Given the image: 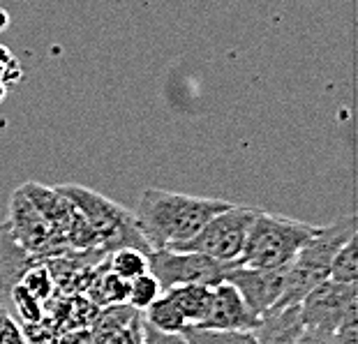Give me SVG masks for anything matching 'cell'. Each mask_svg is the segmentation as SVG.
I'll return each instance as SVG.
<instances>
[{
	"label": "cell",
	"mask_w": 358,
	"mask_h": 344,
	"mask_svg": "<svg viewBox=\"0 0 358 344\" xmlns=\"http://www.w3.org/2000/svg\"><path fill=\"white\" fill-rule=\"evenodd\" d=\"M229 206L231 203L222 199L189 196L148 187L141 192L132 215L146 245L150 250H166L189 241L213 215Z\"/></svg>",
	"instance_id": "6da1fadb"
},
{
	"label": "cell",
	"mask_w": 358,
	"mask_h": 344,
	"mask_svg": "<svg viewBox=\"0 0 358 344\" xmlns=\"http://www.w3.org/2000/svg\"><path fill=\"white\" fill-rule=\"evenodd\" d=\"M352 238H356V215H345L329 227H319L285 268V285L273 310L299 305L317 285L329 280L333 257Z\"/></svg>",
	"instance_id": "7a4b0ae2"
},
{
	"label": "cell",
	"mask_w": 358,
	"mask_h": 344,
	"mask_svg": "<svg viewBox=\"0 0 358 344\" xmlns=\"http://www.w3.org/2000/svg\"><path fill=\"white\" fill-rule=\"evenodd\" d=\"M319 231V227L308 222L271 215L259 210L250 227L245 248L231 266H250V268H287L299 250Z\"/></svg>",
	"instance_id": "3957f363"
},
{
	"label": "cell",
	"mask_w": 358,
	"mask_h": 344,
	"mask_svg": "<svg viewBox=\"0 0 358 344\" xmlns=\"http://www.w3.org/2000/svg\"><path fill=\"white\" fill-rule=\"evenodd\" d=\"M56 189L70 199L74 208L93 227V231L100 238V250L111 252L116 248H139L143 252H150L134 224V215L123 206L81 185H60Z\"/></svg>",
	"instance_id": "277c9868"
},
{
	"label": "cell",
	"mask_w": 358,
	"mask_h": 344,
	"mask_svg": "<svg viewBox=\"0 0 358 344\" xmlns=\"http://www.w3.org/2000/svg\"><path fill=\"white\" fill-rule=\"evenodd\" d=\"M255 208H245V206H229V208L220 210L217 215H213L206 224L196 231L192 238L180 243L173 250H187V252H199L215 261L234 264L241 257L243 248H245L250 227L257 217Z\"/></svg>",
	"instance_id": "5b68a950"
},
{
	"label": "cell",
	"mask_w": 358,
	"mask_h": 344,
	"mask_svg": "<svg viewBox=\"0 0 358 344\" xmlns=\"http://www.w3.org/2000/svg\"><path fill=\"white\" fill-rule=\"evenodd\" d=\"M231 264L215 261V259L187 250H150L148 271L155 275L162 292L180 285H206L213 287L224 280Z\"/></svg>",
	"instance_id": "8992f818"
},
{
	"label": "cell",
	"mask_w": 358,
	"mask_h": 344,
	"mask_svg": "<svg viewBox=\"0 0 358 344\" xmlns=\"http://www.w3.org/2000/svg\"><path fill=\"white\" fill-rule=\"evenodd\" d=\"M358 303V287L342 285V282L324 280L299 303L303 326L308 331L333 335L347 310Z\"/></svg>",
	"instance_id": "52a82bcc"
},
{
	"label": "cell",
	"mask_w": 358,
	"mask_h": 344,
	"mask_svg": "<svg viewBox=\"0 0 358 344\" xmlns=\"http://www.w3.org/2000/svg\"><path fill=\"white\" fill-rule=\"evenodd\" d=\"M5 224L10 229V234L14 236V241L35 257L56 255V252L67 248L63 238L56 234V229L40 215V210L28 201L21 189H17L12 196L10 217H7Z\"/></svg>",
	"instance_id": "ba28073f"
},
{
	"label": "cell",
	"mask_w": 358,
	"mask_h": 344,
	"mask_svg": "<svg viewBox=\"0 0 358 344\" xmlns=\"http://www.w3.org/2000/svg\"><path fill=\"white\" fill-rule=\"evenodd\" d=\"M224 280L236 287V292L245 301L248 310L262 319L266 312L275 308L285 285V268H250V266H229Z\"/></svg>",
	"instance_id": "9c48e42d"
},
{
	"label": "cell",
	"mask_w": 358,
	"mask_h": 344,
	"mask_svg": "<svg viewBox=\"0 0 358 344\" xmlns=\"http://www.w3.org/2000/svg\"><path fill=\"white\" fill-rule=\"evenodd\" d=\"M259 317L248 310L245 301L227 280L210 287V305L201 328H227V331H255Z\"/></svg>",
	"instance_id": "30bf717a"
},
{
	"label": "cell",
	"mask_w": 358,
	"mask_h": 344,
	"mask_svg": "<svg viewBox=\"0 0 358 344\" xmlns=\"http://www.w3.org/2000/svg\"><path fill=\"white\" fill-rule=\"evenodd\" d=\"M35 264V255H30L14 241L7 224L0 227V303L5 296H10V289H17V285L28 273L30 266Z\"/></svg>",
	"instance_id": "8fae6325"
},
{
	"label": "cell",
	"mask_w": 358,
	"mask_h": 344,
	"mask_svg": "<svg viewBox=\"0 0 358 344\" xmlns=\"http://www.w3.org/2000/svg\"><path fill=\"white\" fill-rule=\"evenodd\" d=\"M180 310L187 326H199L206 319L210 305V287L206 285H180L162 292Z\"/></svg>",
	"instance_id": "7c38bea8"
},
{
	"label": "cell",
	"mask_w": 358,
	"mask_h": 344,
	"mask_svg": "<svg viewBox=\"0 0 358 344\" xmlns=\"http://www.w3.org/2000/svg\"><path fill=\"white\" fill-rule=\"evenodd\" d=\"M182 338L187 344H259L252 331H227V328L185 326Z\"/></svg>",
	"instance_id": "4fadbf2b"
},
{
	"label": "cell",
	"mask_w": 358,
	"mask_h": 344,
	"mask_svg": "<svg viewBox=\"0 0 358 344\" xmlns=\"http://www.w3.org/2000/svg\"><path fill=\"white\" fill-rule=\"evenodd\" d=\"M141 315H143V321H146V324H150L153 328H157V331H164V333H182V328L187 326L185 317L180 315V310L164 294L159 296L157 301L150 303Z\"/></svg>",
	"instance_id": "5bb4252c"
},
{
	"label": "cell",
	"mask_w": 358,
	"mask_h": 344,
	"mask_svg": "<svg viewBox=\"0 0 358 344\" xmlns=\"http://www.w3.org/2000/svg\"><path fill=\"white\" fill-rule=\"evenodd\" d=\"M109 268L113 275H118L120 280H134L139 275L148 273V252H143L139 248H116L111 250L109 257Z\"/></svg>",
	"instance_id": "9a60e30c"
},
{
	"label": "cell",
	"mask_w": 358,
	"mask_h": 344,
	"mask_svg": "<svg viewBox=\"0 0 358 344\" xmlns=\"http://www.w3.org/2000/svg\"><path fill=\"white\" fill-rule=\"evenodd\" d=\"M329 280L342 282V285H356L358 280V255H356V238H352L347 245H342L338 255L333 257Z\"/></svg>",
	"instance_id": "2e32d148"
},
{
	"label": "cell",
	"mask_w": 358,
	"mask_h": 344,
	"mask_svg": "<svg viewBox=\"0 0 358 344\" xmlns=\"http://www.w3.org/2000/svg\"><path fill=\"white\" fill-rule=\"evenodd\" d=\"M159 296H162V287H159V282L155 280V275L150 271L139 275V278L129 280V294H127L129 308L143 312L150 303L157 301Z\"/></svg>",
	"instance_id": "e0dca14e"
},
{
	"label": "cell",
	"mask_w": 358,
	"mask_h": 344,
	"mask_svg": "<svg viewBox=\"0 0 358 344\" xmlns=\"http://www.w3.org/2000/svg\"><path fill=\"white\" fill-rule=\"evenodd\" d=\"M100 296H97V303L102 305H120L127 303V294H129V282L120 280L118 275H113L111 271H106L100 275Z\"/></svg>",
	"instance_id": "ac0fdd59"
},
{
	"label": "cell",
	"mask_w": 358,
	"mask_h": 344,
	"mask_svg": "<svg viewBox=\"0 0 358 344\" xmlns=\"http://www.w3.org/2000/svg\"><path fill=\"white\" fill-rule=\"evenodd\" d=\"M24 79V70H21V63L14 53L0 44V83L10 90L12 86Z\"/></svg>",
	"instance_id": "d6986e66"
},
{
	"label": "cell",
	"mask_w": 358,
	"mask_h": 344,
	"mask_svg": "<svg viewBox=\"0 0 358 344\" xmlns=\"http://www.w3.org/2000/svg\"><path fill=\"white\" fill-rule=\"evenodd\" d=\"M141 344H187V340L180 333H164L157 331L150 324L143 321L141 326Z\"/></svg>",
	"instance_id": "ffe728a7"
},
{
	"label": "cell",
	"mask_w": 358,
	"mask_h": 344,
	"mask_svg": "<svg viewBox=\"0 0 358 344\" xmlns=\"http://www.w3.org/2000/svg\"><path fill=\"white\" fill-rule=\"evenodd\" d=\"M296 344H335L333 335H324V333H317V331H303L301 338L296 340Z\"/></svg>",
	"instance_id": "44dd1931"
},
{
	"label": "cell",
	"mask_w": 358,
	"mask_h": 344,
	"mask_svg": "<svg viewBox=\"0 0 358 344\" xmlns=\"http://www.w3.org/2000/svg\"><path fill=\"white\" fill-rule=\"evenodd\" d=\"M63 344H95V335L88 333V331H81V333L67 335V338L63 340Z\"/></svg>",
	"instance_id": "7402d4cb"
},
{
	"label": "cell",
	"mask_w": 358,
	"mask_h": 344,
	"mask_svg": "<svg viewBox=\"0 0 358 344\" xmlns=\"http://www.w3.org/2000/svg\"><path fill=\"white\" fill-rule=\"evenodd\" d=\"M7 26H10V14H7V10L0 7V33H3Z\"/></svg>",
	"instance_id": "603a6c76"
},
{
	"label": "cell",
	"mask_w": 358,
	"mask_h": 344,
	"mask_svg": "<svg viewBox=\"0 0 358 344\" xmlns=\"http://www.w3.org/2000/svg\"><path fill=\"white\" fill-rule=\"evenodd\" d=\"M5 95H7V88L3 86V83H0V102H3V99H5Z\"/></svg>",
	"instance_id": "cb8c5ba5"
}]
</instances>
